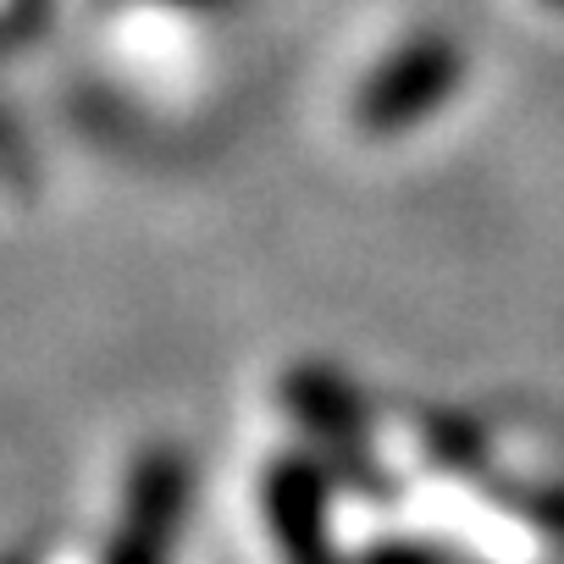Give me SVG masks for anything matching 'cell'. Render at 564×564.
Listing matches in <instances>:
<instances>
[{"mask_svg": "<svg viewBox=\"0 0 564 564\" xmlns=\"http://www.w3.org/2000/svg\"><path fill=\"white\" fill-rule=\"evenodd\" d=\"M558 7H564V0H558Z\"/></svg>", "mask_w": 564, "mask_h": 564, "instance_id": "obj_1", "label": "cell"}]
</instances>
